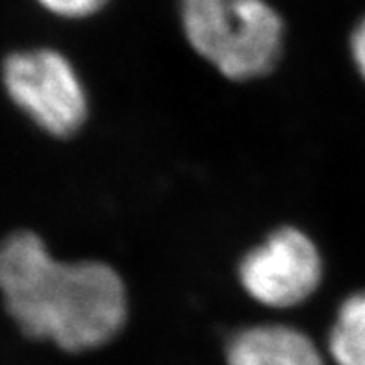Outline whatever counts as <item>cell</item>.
<instances>
[{"mask_svg": "<svg viewBox=\"0 0 365 365\" xmlns=\"http://www.w3.org/2000/svg\"><path fill=\"white\" fill-rule=\"evenodd\" d=\"M0 293L26 338L65 352L104 347L128 319V293L115 269L97 259L60 262L28 230L0 243Z\"/></svg>", "mask_w": 365, "mask_h": 365, "instance_id": "6da1fadb", "label": "cell"}, {"mask_svg": "<svg viewBox=\"0 0 365 365\" xmlns=\"http://www.w3.org/2000/svg\"><path fill=\"white\" fill-rule=\"evenodd\" d=\"M184 36L200 58L234 82L277 67L284 21L267 0H178Z\"/></svg>", "mask_w": 365, "mask_h": 365, "instance_id": "7a4b0ae2", "label": "cell"}, {"mask_svg": "<svg viewBox=\"0 0 365 365\" xmlns=\"http://www.w3.org/2000/svg\"><path fill=\"white\" fill-rule=\"evenodd\" d=\"M2 82L15 106L54 138H71L88 120L86 86L74 65L54 48L9 54Z\"/></svg>", "mask_w": 365, "mask_h": 365, "instance_id": "3957f363", "label": "cell"}, {"mask_svg": "<svg viewBox=\"0 0 365 365\" xmlns=\"http://www.w3.org/2000/svg\"><path fill=\"white\" fill-rule=\"evenodd\" d=\"M237 278L250 299L267 308L286 310L317 292L323 280V258L306 232L282 227L243 256Z\"/></svg>", "mask_w": 365, "mask_h": 365, "instance_id": "277c9868", "label": "cell"}, {"mask_svg": "<svg viewBox=\"0 0 365 365\" xmlns=\"http://www.w3.org/2000/svg\"><path fill=\"white\" fill-rule=\"evenodd\" d=\"M227 365H324V360L308 334L267 323L245 327L228 339Z\"/></svg>", "mask_w": 365, "mask_h": 365, "instance_id": "5b68a950", "label": "cell"}, {"mask_svg": "<svg viewBox=\"0 0 365 365\" xmlns=\"http://www.w3.org/2000/svg\"><path fill=\"white\" fill-rule=\"evenodd\" d=\"M329 352L336 365H365V292L341 302L330 329Z\"/></svg>", "mask_w": 365, "mask_h": 365, "instance_id": "8992f818", "label": "cell"}, {"mask_svg": "<svg viewBox=\"0 0 365 365\" xmlns=\"http://www.w3.org/2000/svg\"><path fill=\"white\" fill-rule=\"evenodd\" d=\"M41 8L63 19H86L98 14L110 0H37Z\"/></svg>", "mask_w": 365, "mask_h": 365, "instance_id": "52a82bcc", "label": "cell"}, {"mask_svg": "<svg viewBox=\"0 0 365 365\" xmlns=\"http://www.w3.org/2000/svg\"><path fill=\"white\" fill-rule=\"evenodd\" d=\"M351 54L352 61L356 65L358 73L365 80V17L360 19V23L354 26L351 36Z\"/></svg>", "mask_w": 365, "mask_h": 365, "instance_id": "ba28073f", "label": "cell"}]
</instances>
